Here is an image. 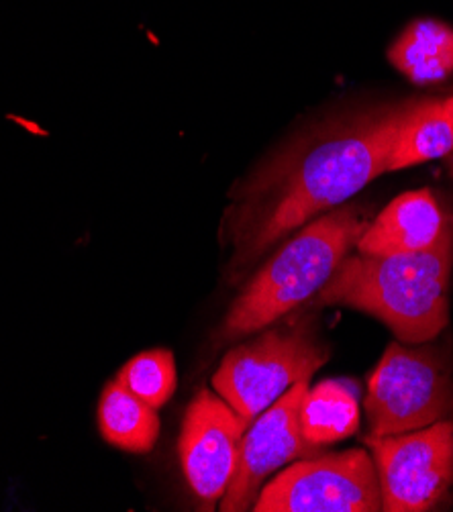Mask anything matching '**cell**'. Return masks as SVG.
<instances>
[{
  "label": "cell",
  "instance_id": "8992f818",
  "mask_svg": "<svg viewBox=\"0 0 453 512\" xmlns=\"http://www.w3.org/2000/svg\"><path fill=\"white\" fill-rule=\"evenodd\" d=\"M256 512H378L382 494L376 464L368 451L302 457L270 480Z\"/></svg>",
  "mask_w": 453,
  "mask_h": 512
},
{
  "label": "cell",
  "instance_id": "7c38bea8",
  "mask_svg": "<svg viewBox=\"0 0 453 512\" xmlns=\"http://www.w3.org/2000/svg\"><path fill=\"white\" fill-rule=\"evenodd\" d=\"M388 62L413 84L429 86L453 74V27L417 19L388 47Z\"/></svg>",
  "mask_w": 453,
  "mask_h": 512
},
{
  "label": "cell",
  "instance_id": "30bf717a",
  "mask_svg": "<svg viewBox=\"0 0 453 512\" xmlns=\"http://www.w3.org/2000/svg\"><path fill=\"white\" fill-rule=\"evenodd\" d=\"M451 229L453 219L443 211L429 188L411 190L394 198L368 225L356 249L362 255L427 251Z\"/></svg>",
  "mask_w": 453,
  "mask_h": 512
},
{
  "label": "cell",
  "instance_id": "4fadbf2b",
  "mask_svg": "<svg viewBox=\"0 0 453 512\" xmlns=\"http://www.w3.org/2000/svg\"><path fill=\"white\" fill-rule=\"evenodd\" d=\"M358 390L345 380H325L309 388L300 404V429L317 447L333 445L360 429Z\"/></svg>",
  "mask_w": 453,
  "mask_h": 512
},
{
  "label": "cell",
  "instance_id": "52a82bcc",
  "mask_svg": "<svg viewBox=\"0 0 453 512\" xmlns=\"http://www.w3.org/2000/svg\"><path fill=\"white\" fill-rule=\"evenodd\" d=\"M376 464L382 510L427 512L443 502L453 486V423L364 439Z\"/></svg>",
  "mask_w": 453,
  "mask_h": 512
},
{
  "label": "cell",
  "instance_id": "9c48e42d",
  "mask_svg": "<svg viewBox=\"0 0 453 512\" xmlns=\"http://www.w3.org/2000/svg\"><path fill=\"white\" fill-rule=\"evenodd\" d=\"M245 431L231 404L211 390H200L188 404L178 451L186 482L203 510H213L227 492Z\"/></svg>",
  "mask_w": 453,
  "mask_h": 512
},
{
  "label": "cell",
  "instance_id": "277c9868",
  "mask_svg": "<svg viewBox=\"0 0 453 512\" xmlns=\"http://www.w3.org/2000/svg\"><path fill=\"white\" fill-rule=\"evenodd\" d=\"M260 335L233 347L213 378L215 392L249 427L294 384L309 380L327 364L329 347L309 319H278Z\"/></svg>",
  "mask_w": 453,
  "mask_h": 512
},
{
  "label": "cell",
  "instance_id": "7a4b0ae2",
  "mask_svg": "<svg viewBox=\"0 0 453 512\" xmlns=\"http://www.w3.org/2000/svg\"><path fill=\"white\" fill-rule=\"evenodd\" d=\"M453 229L431 249L396 255H347L317 292V304H343L386 323L411 345L449 323Z\"/></svg>",
  "mask_w": 453,
  "mask_h": 512
},
{
  "label": "cell",
  "instance_id": "5bb4252c",
  "mask_svg": "<svg viewBox=\"0 0 453 512\" xmlns=\"http://www.w3.org/2000/svg\"><path fill=\"white\" fill-rule=\"evenodd\" d=\"M98 427L111 445L131 453H147L158 441L160 417L156 408L113 380L100 396Z\"/></svg>",
  "mask_w": 453,
  "mask_h": 512
},
{
  "label": "cell",
  "instance_id": "8fae6325",
  "mask_svg": "<svg viewBox=\"0 0 453 512\" xmlns=\"http://www.w3.org/2000/svg\"><path fill=\"white\" fill-rule=\"evenodd\" d=\"M453 153V96L407 100L400 113L386 172L413 168Z\"/></svg>",
  "mask_w": 453,
  "mask_h": 512
},
{
  "label": "cell",
  "instance_id": "3957f363",
  "mask_svg": "<svg viewBox=\"0 0 453 512\" xmlns=\"http://www.w3.org/2000/svg\"><path fill=\"white\" fill-rule=\"evenodd\" d=\"M368 211L358 202L313 219L278 247L249 278L219 329L223 341L258 333L296 311L333 276L368 229Z\"/></svg>",
  "mask_w": 453,
  "mask_h": 512
},
{
  "label": "cell",
  "instance_id": "9a60e30c",
  "mask_svg": "<svg viewBox=\"0 0 453 512\" xmlns=\"http://www.w3.org/2000/svg\"><path fill=\"white\" fill-rule=\"evenodd\" d=\"M117 380L158 411L172 398L178 384L174 355L168 349L143 351L121 368Z\"/></svg>",
  "mask_w": 453,
  "mask_h": 512
},
{
  "label": "cell",
  "instance_id": "5b68a950",
  "mask_svg": "<svg viewBox=\"0 0 453 512\" xmlns=\"http://www.w3.org/2000/svg\"><path fill=\"white\" fill-rule=\"evenodd\" d=\"M364 406L374 437L443 421L453 411V380L443 355L433 347L390 343L370 378Z\"/></svg>",
  "mask_w": 453,
  "mask_h": 512
},
{
  "label": "cell",
  "instance_id": "ba28073f",
  "mask_svg": "<svg viewBox=\"0 0 453 512\" xmlns=\"http://www.w3.org/2000/svg\"><path fill=\"white\" fill-rule=\"evenodd\" d=\"M309 390L302 380L286 390L243 433L237 470L221 498L223 512L254 508L264 482L294 459L315 457L321 447L309 443L300 429V404Z\"/></svg>",
  "mask_w": 453,
  "mask_h": 512
},
{
  "label": "cell",
  "instance_id": "2e32d148",
  "mask_svg": "<svg viewBox=\"0 0 453 512\" xmlns=\"http://www.w3.org/2000/svg\"><path fill=\"white\" fill-rule=\"evenodd\" d=\"M449 172H451V176H453V156L449 158Z\"/></svg>",
  "mask_w": 453,
  "mask_h": 512
},
{
  "label": "cell",
  "instance_id": "6da1fadb",
  "mask_svg": "<svg viewBox=\"0 0 453 512\" xmlns=\"http://www.w3.org/2000/svg\"><path fill=\"white\" fill-rule=\"evenodd\" d=\"M405 102L356 107L307 125L231 190L221 235L231 282L276 243L386 174Z\"/></svg>",
  "mask_w": 453,
  "mask_h": 512
}]
</instances>
